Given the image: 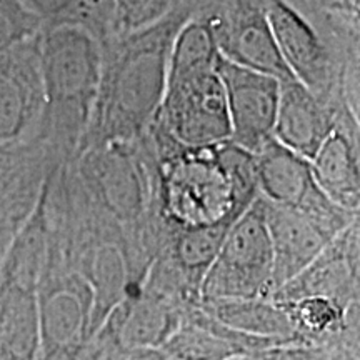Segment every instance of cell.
<instances>
[{
  "label": "cell",
  "instance_id": "1",
  "mask_svg": "<svg viewBox=\"0 0 360 360\" xmlns=\"http://www.w3.org/2000/svg\"><path fill=\"white\" fill-rule=\"evenodd\" d=\"M191 13L192 0H182L159 20L101 45V84L79 150L147 132L164 98L174 40Z\"/></svg>",
  "mask_w": 360,
  "mask_h": 360
},
{
  "label": "cell",
  "instance_id": "2",
  "mask_svg": "<svg viewBox=\"0 0 360 360\" xmlns=\"http://www.w3.org/2000/svg\"><path fill=\"white\" fill-rule=\"evenodd\" d=\"M45 112L39 142L58 165L74 159L96 105L102 72L97 39L77 27H45L39 34Z\"/></svg>",
  "mask_w": 360,
  "mask_h": 360
},
{
  "label": "cell",
  "instance_id": "3",
  "mask_svg": "<svg viewBox=\"0 0 360 360\" xmlns=\"http://www.w3.org/2000/svg\"><path fill=\"white\" fill-rule=\"evenodd\" d=\"M148 142L157 157V219L164 233L232 225L254 202L233 182L224 155L225 142L200 148Z\"/></svg>",
  "mask_w": 360,
  "mask_h": 360
},
{
  "label": "cell",
  "instance_id": "4",
  "mask_svg": "<svg viewBox=\"0 0 360 360\" xmlns=\"http://www.w3.org/2000/svg\"><path fill=\"white\" fill-rule=\"evenodd\" d=\"M89 199L129 240L146 242L157 222V157L146 134L127 142L85 147L70 160Z\"/></svg>",
  "mask_w": 360,
  "mask_h": 360
},
{
  "label": "cell",
  "instance_id": "5",
  "mask_svg": "<svg viewBox=\"0 0 360 360\" xmlns=\"http://www.w3.org/2000/svg\"><path fill=\"white\" fill-rule=\"evenodd\" d=\"M264 2L277 51L292 77L332 109L360 117V53L334 47L285 0Z\"/></svg>",
  "mask_w": 360,
  "mask_h": 360
},
{
  "label": "cell",
  "instance_id": "6",
  "mask_svg": "<svg viewBox=\"0 0 360 360\" xmlns=\"http://www.w3.org/2000/svg\"><path fill=\"white\" fill-rule=\"evenodd\" d=\"M217 64L169 69L164 98L146 134L155 142L180 148L231 141L227 98Z\"/></svg>",
  "mask_w": 360,
  "mask_h": 360
},
{
  "label": "cell",
  "instance_id": "7",
  "mask_svg": "<svg viewBox=\"0 0 360 360\" xmlns=\"http://www.w3.org/2000/svg\"><path fill=\"white\" fill-rule=\"evenodd\" d=\"M272 245L260 195L238 217L200 282L199 302L270 299Z\"/></svg>",
  "mask_w": 360,
  "mask_h": 360
},
{
  "label": "cell",
  "instance_id": "8",
  "mask_svg": "<svg viewBox=\"0 0 360 360\" xmlns=\"http://www.w3.org/2000/svg\"><path fill=\"white\" fill-rule=\"evenodd\" d=\"M254 155L259 195L264 200L299 210L332 238L359 220L360 214L342 209L321 191L309 160L294 154L274 137Z\"/></svg>",
  "mask_w": 360,
  "mask_h": 360
},
{
  "label": "cell",
  "instance_id": "9",
  "mask_svg": "<svg viewBox=\"0 0 360 360\" xmlns=\"http://www.w3.org/2000/svg\"><path fill=\"white\" fill-rule=\"evenodd\" d=\"M44 112L42 62L35 35L0 53V150L37 143Z\"/></svg>",
  "mask_w": 360,
  "mask_h": 360
},
{
  "label": "cell",
  "instance_id": "10",
  "mask_svg": "<svg viewBox=\"0 0 360 360\" xmlns=\"http://www.w3.org/2000/svg\"><path fill=\"white\" fill-rule=\"evenodd\" d=\"M217 72L227 98L231 142L250 154H257L272 139L281 80L232 64L222 56L219 58Z\"/></svg>",
  "mask_w": 360,
  "mask_h": 360
},
{
  "label": "cell",
  "instance_id": "11",
  "mask_svg": "<svg viewBox=\"0 0 360 360\" xmlns=\"http://www.w3.org/2000/svg\"><path fill=\"white\" fill-rule=\"evenodd\" d=\"M359 220L328 242L317 259L309 264L269 300L277 304L295 302L307 297H326L344 307L359 304Z\"/></svg>",
  "mask_w": 360,
  "mask_h": 360
},
{
  "label": "cell",
  "instance_id": "12",
  "mask_svg": "<svg viewBox=\"0 0 360 360\" xmlns=\"http://www.w3.org/2000/svg\"><path fill=\"white\" fill-rule=\"evenodd\" d=\"M57 162L42 143L0 150V242L11 245L35 210Z\"/></svg>",
  "mask_w": 360,
  "mask_h": 360
},
{
  "label": "cell",
  "instance_id": "13",
  "mask_svg": "<svg viewBox=\"0 0 360 360\" xmlns=\"http://www.w3.org/2000/svg\"><path fill=\"white\" fill-rule=\"evenodd\" d=\"M314 180L342 209L360 214V117L344 112L310 160Z\"/></svg>",
  "mask_w": 360,
  "mask_h": 360
},
{
  "label": "cell",
  "instance_id": "14",
  "mask_svg": "<svg viewBox=\"0 0 360 360\" xmlns=\"http://www.w3.org/2000/svg\"><path fill=\"white\" fill-rule=\"evenodd\" d=\"M262 199V197H260ZM265 224L272 245V294L299 276L334 240L307 215L264 200ZM270 294V297H272Z\"/></svg>",
  "mask_w": 360,
  "mask_h": 360
},
{
  "label": "cell",
  "instance_id": "15",
  "mask_svg": "<svg viewBox=\"0 0 360 360\" xmlns=\"http://www.w3.org/2000/svg\"><path fill=\"white\" fill-rule=\"evenodd\" d=\"M340 114L344 112H337L319 101L295 79L285 80L281 82L272 137L294 154L310 162L335 127Z\"/></svg>",
  "mask_w": 360,
  "mask_h": 360
},
{
  "label": "cell",
  "instance_id": "16",
  "mask_svg": "<svg viewBox=\"0 0 360 360\" xmlns=\"http://www.w3.org/2000/svg\"><path fill=\"white\" fill-rule=\"evenodd\" d=\"M210 317L237 334L289 345H302L289 315L281 305L269 299L220 300V302H199Z\"/></svg>",
  "mask_w": 360,
  "mask_h": 360
},
{
  "label": "cell",
  "instance_id": "17",
  "mask_svg": "<svg viewBox=\"0 0 360 360\" xmlns=\"http://www.w3.org/2000/svg\"><path fill=\"white\" fill-rule=\"evenodd\" d=\"M37 292L0 283V360H37Z\"/></svg>",
  "mask_w": 360,
  "mask_h": 360
},
{
  "label": "cell",
  "instance_id": "18",
  "mask_svg": "<svg viewBox=\"0 0 360 360\" xmlns=\"http://www.w3.org/2000/svg\"><path fill=\"white\" fill-rule=\"evenodd\" d=\"M45 27H77L98 44L117 34L115 0H20Z\"/></svg>",
  "mask_w": 360,
  "mask_h": 360
},
{
  "label": "cell",
  "instance_id": "19",
  "mask_svg": "<svg viewBox=\"0 0 360 360\" xmlns=\"http://www.w3.org/2000/svg\"><path fill=\"white\" fill-rule=\"evenodd\" d=\"M278 305L285 310L297 335L307 345L332 335H344L354 327V314L359 310V304L344 307L326 297H307Z\"/></svg>",
  "mask_w": 360,
  "mask_h": 360
},
{
  "label": "cell",
  "instance_id": "20",
  "mask_svg": "<svg viewBox=\"0 0 360 360\" xmlns=\"http://www.w3.org/2000/svg\"><path fill=\"white\" fill-rule=\"evenodd\" d=\"M44 24L20 0H0V53L42 32Z\"/></svg>",
  "mask_w": 360,
  "mask_h": 360
},
{
  "label": "cell",
  "instance_id": "21",
  "mask_svg": "<svg viewBox=\"0 0 360 360\" xmlns=\"http://www.w3.org/2000/svg\"><path fill=\"white\" fill-rule=\"evenodd\" d=\"M182 0H115L117 34L130 32L159 20Z\"/></svg>",
  "mask_w": 360,
  "mask_h": 360
},
{
  "label": "cell",
  "instance_id": "22",
  "mask_svg": "<svg viewBox=\"0 0 360 360\" xmlns=\"http://www.w3.org/2000/svg\"><path fill=\"white\" fill-rule=\"evenodd\" d=\"M112 360H169L159 349H132L122 350Z\"/></svg>",
  "mask_w": 360,
  "mask_h": 360
},
{
  "label": "cell",
  "instance_id": "23",
  "mask_svg": "<svg viewBox=\"0 0 360 360\" xmlns=\"http://www.w3.org/2000/svg\"><path fill=\"white\" fill-rule=\"evenodd\" d=\"M229 360H278L274 355V350L269 352H260V354H247V355H238V357H232Z\"/></svg>",
  "mask_w": 360,
  "mask_h": 360
},
{
  "label": "cell",
  "instance_id": "24",
  "mask_svg": "<svg viewBox=\"0 0 360 360\" xmlns=\"http://www.w3.org/2000/svg\"><path fill=\"white\" fill-rule=\"evenodd\" d=\"M285 2H289L292 7H295L297 11H307L314 6V4H317L319 0H285Z\"/></svg>",
  "mask_w": 360,
  "mask_h": 360
},
{
  "label": "cell",
  "instance_id": "25",
  "mask_svg": "<svg viewBox=\"0 0 360 360\" xmlns=\"http://www.w3.org/2000/svg\"><path fill=\"white\" fill-rule=\"evenodd\" d=\"M7 249H8V245L4 244V242H0V270H2L4 257H6V254H7Z\"/></svg>",
  "mask_w": 360,
  "mask_h": 360
}]
</instances>
